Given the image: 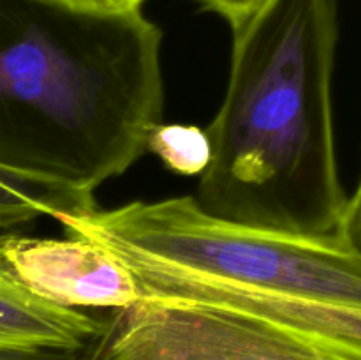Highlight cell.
Segmentation results:
<instances>
[{"instance_id": "6da1fadb", "label": "cell", "mask_w": 361, "mask_h": 360, "mask_svg": "<svg viewBox=\"0 0 361 360\" xmlns=\"http://www.w3.org/2000/svg\"><path fill=\"white\" fill-rule=\"evenodd\" d=\"M231 30L228 88L207 129L212 161L192 198L229 222L344 235L331 102L337 0H263Z\"/></svg>"}, {"instance_id": "7a4b0ae2", "label": "cell", "mask_w": 361, "mask_h": 360, "mask_svg": "<svg viewBox=\"0 0 361 360\" xmlns=\"http://www.w3.org/2000/svg\"><path fill=\"white\" fill-rule=\"evenodd\" d=\"M162 30L141 11L0 0V168L94 193L164 115Z\"/></svg>"}, {"instance_id": "3957f363", "label": "cell", "mask_w": 361, "mask_h": 360, "mask_svg": "<svg viewBox=\"0 0 361 360\" xmlns=\"http://www.w3.org/2000/svg\"><path fill=\"white\" fill-rule=\"evenodd\" d=\"M90 239L208 281L316 302L361 307V253L345 239L302 236L214 217L192 196L133 201L56 219Z\"/></svg>"}, {"instance_id": "277c9868", "label": "cell", "mask_w": 361, "mask_h": 360, "mask_svg": "<svg viewBox=\"0 0 361 360\" xmlns=\"http://www.w3.org/2000/svg\"><path fill=\"white\" fill-rule=\"evenodd\" d=\"M80 360H361L267 320L175 296L113 311Z\"/></svg>"}, {"instance_id": "5b68a950", "label": "cell", "mask_w": 361, "mask_h": 360, "mask_svg": "<svg viewBox=\"0 0 361 360\" xmlns=\"http://www.w3.org/2000/svg\"><path fill=\"white\" fill-rule=\"evenodd\" d=\"M0 270L48 302L118 311L141 299L130 268L85 236L0 235Z\"/></svg>"}, {"instance_id": "8992f818", "label": "cell", "mask_w": 361, "mask_h": 360, "mask_svg": "<svg viewBox=\"0 0 361 360\" xmlns=\"http://www.w3.org/2000/svg\"><path fill=\"white\" fill-rule=\"evenodd\" d=\"M104 321L41 299L0 270V348L81 352Z\"/></svg>"}, {"instance_id": "52a82bcc", "label": "cell", "mask_w": 361, "mask_h": 360, "mask_svg": "<svg viewBox=\"0 0 361 360\" xmlns=\"http://www.w3.org/2000/svg\"><path fill=\"white\" fill-rule=\"evenodd\" d=\"M240 309L361 359V307L243 292Z\"/></svg>"}, {"instance_id": "ba28073f", "label": "cell", "mask_w": 361, "mask_h": 360, "mask_svg": "<svg viewBox=\"0 0 361 360\" xmlns=\"http://www.w3.org/2000/svg\"><path fill=\"white\" fill-rule=\"evenodd\" d=\"M97 210L92 191L0 168V229L37 217L60 219Z\"/></svg>"}, {"instance_id": "9c48e42d", "label": "cell", "mask_w": 361, "mask_h": 360, "mask_svg": "<svg viewBox=\"0 0 361 360\" xmlns=\"http://www.w3.org/2000/svg\"><path fill=\"white\" fill-rule=\"evenodd\" d=\"M147 152L178 175H201L212 161L208 133L194 124H157L147 138Z\"/></svg>"}, {"instance_id": "30bf717a", "label": "cell", "mask_w": 361, "mask_h": 360, "mask_svg": "<svg viewBox=\"0 0 361 360\" xmlns=\"http://www.w3.org/2000/svg\"><path fill=\"white\" fill-rule=\"evenodd\" d=\"M204 9L219 14L229 23V27H236L242 23L250 13L256 11L263 0H197Z\"/></svg>"}, {"instance_id": "8fae6325", "label": "cell", "mask_w": 361, "mask_h": 360, "mask_svg": "<svg viewBox=\"0 0 361 360\" xmlns=\"http://www.w3.org/2000/svg\"><path fill=\"white\" fill-rule=\"evenodd\" d=\"M74 9L97 14H126L141 11L147 0H60Z\"/></svg>"}, {"instance_id": "7c38bea8", "label": "cell", "mask_w": 361, "mask_h": 360, "mask_svg": "<svg viewBox=\"0 0 361 360\" xmlns=\"http://www.w3.org/2000/svg\"><path fill=\"white\" fill-rule=\"evenodd\" d=\"M0 360H80V352L53 348H0Z\"/></svg>"}, {"instance_id": "4fadbf2b", "label": "cell", "mask_w": 361, "mask_h": 360, "mask_svg": "<svg viewBox=\"0 0 361 360\" xmlns=\"http://www.w3.org/2000/svg\"><path fill=\"white\" fill-rule=\"evenodd\" d=\"M342 233H344L345 239L361 253V182L358 189H356L355 196L348 203Z\"/></svg>"}]
</instances>
